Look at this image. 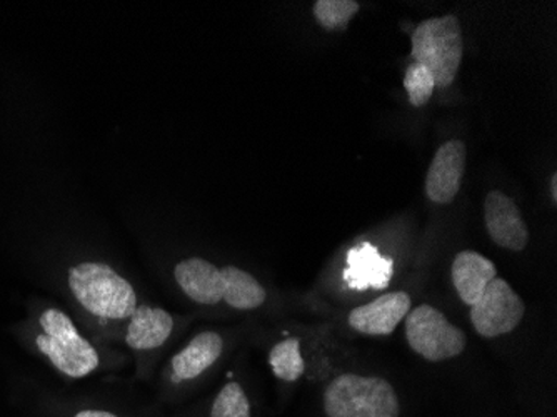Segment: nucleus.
<instances>
[{
  "instance_id": "obj_1",
  "label": "nucleus",
  "mask_w": 557,
  "mask_h": 417,
  "mask_svg": "<svg viewBox=\"0 0 557 417\" xmlns=\"http://www.w3.org/2000/svg\"><path fill=\"white\" fill-rule=\"evenodd\" d=\"M14 335L64 381L112 376L131 366L121 347L90 338L67 309L50 301H30L27 316L14 324Z\"/></svg>"
},
{
  "instance_id": "obj_2",
  "label": "nucleus",
  "mask_w": 557,
  "mask_h": 417,
  "mask_svg": "<svg viewBox=\"0 0 557 417\" xmlns=\"http://www.w3.org/2000/svg\"><path fill=\"white\" fill-rule=\"evenodd\" d=\"M61 291L75 321L90 338L115 346L119 332L143 303L133 279L96 256H75L61 268Z\"/></svg>"
},
{
  "instance_id": "obj_3",
  "label": "nucleus",
  "mask_w": 557,
  "mask_h": 417,
  "mask_svg": "<svg viewBox=\"0 0 557 417\" xmlns=\"http://www.w3.org/2000/svg\"><path fill=\"white\" fill-rule=\"evenodd\" d=\"M186 328V319L143 301L119 332L115 346L131 357L134 381L152 384L169 347Z\"/></svg>"
},
{
  "instance_id": "obj_4",
  "label": "nucleus",
  "mask_w": 557,
  "mask_h": 417,
  "mask_svg": "<svg viewBox=\"0 0 557 417\" xmlns=\"http://www.w3.org/2000/svg\"><path fill=\"white\" fill-rule=\"evenodd\" d=\"M231 338L218 329H205L172 353L156 376L154 400L164 406H175L186 400L194 388L205 381L230 351Z\"/></svg>"
},
{
  "instance_id": "obj_5",
  "label": "nucleus",
  "mask_w": 557,
  "mask_h": 417,
  "mask_svg": "<svg viewBox=\"0 0 557 417\" xmlns=\"http://www.w3.org/2000/svg\"><path fill=\"white\" fill-rule=\"evenodd\" d=\"M322 407L327 417H399L396 389L387 379L346 372L325 385Z\"/></svg>"
},
{
  "instance_id": "obj_6",
  "label": "nucleus",
  "mask_w": 557,
  "mask_h": 417,
  "mask_svg": "<svg viewBox=\"0 0 557 417\" xmlns=\"http://www.w3.org/2000/svg\"><path fill=\"white\" fill-rule=\"evenodd\" d=\"M411 54L424 65L440 89L453 86L465 58V34L456 15L431 17L416 25L411 34Z\"/></svg>"
},
{
  "instance_id": "obj_7",
  "label": "nucleus",
  "mask_w": 557,
  "mask_h": 417,
  "mask_svg": "<svg viewBox=\"0 0 557 417\" xmlns=\"http://www.w3.org/2000/svg\"><path fill=\"white\" fill-rule=\"evenodd\" d=\"M409 347L429 363H443L461 356L468 346L465 332L431 304H421L406 316Z\"/></svg>"
},
{
  "instance_id": "obj_8",
  "label": "nucleus",
  "mask_w": 557,
  "mask_h": 417,
  "mask_svg": "<svg viewBox=\"0 0 557 417\" xmlns=\"http://www.w3.org/2000/svg\"><path fill=\"white\" fill-rule=\"evenodd\" d=\"M525 306L508 281L494 278L483 296L471 306V322L481 338L494 339L509 334L521 324Z\"/></svg>"
},
{
  "instance_id": "obj_9",
  "label": "nucleus",
  "mask_w": 557,
  "mask_h": 417,
  "mask_svg": "<svg viewBox=\"0 0 557 417\" xmlns=\"http://www.w3.org/2000/svg\"><path fill=\"white\" fill-rule=\"evenodd\" d=\"M59 417H164L158 401L134 396L129 391H94L62 404Z\"/></svg>"
},
{
  "instance_id": "obj_10",
  "label": "nucleus",
  "mask_w": 557,
  "mask_h": 417,
  "mask_svg": "<svg viewBox=\"0 0 557 417\" xmlns=\"http://www.w3.org/2000/svg\"><path fill=\"white\" fill-rule=\"evenodd\" d=\"M172 281L183 296L200 307L221 306L224 297L222 266L200 256L183 257L171 269Z\"/></svg>"
},
{
  "instance_id": "obj_11",
  "label": "nucleus",
  "mask_w": 557,
  "mask_h": 417,
  "mask_svg": "<svg viewBox=\"0 0 557 417\" xmlns=\"http://www.w3.org/2000/svg\"><path fill=\"white\" fill-rule=\"evenodd\" d=\"M468 147L461 139H450L437 149L425 174V194L434 204H449L456 199L466 172Z\"/></svg>"
},
{
  "instance_id": "obj_12",
  "label": "nucleus",
  "mask_w": 557,
  "mask_h": 417,
  "mask_svg": "<svg viewBox=\"0 0 557 417\" xmlns=\"http://www.w3.org/2000/svg\"><path fill=\"white\" fill-rule=\"evenodd\" d=\"M484 222L496 246L521 253L529 243V229L515 200L500 191L487 194L484 200Z\"/></svg>"
},
{
  "instance_id": "obj_13",
  "label": "nucleus",
  "mask_w": 557,
  "mask_h": 417,
  "mask_svg": "<svg viewBox=\"0 0 557 417\" xmlns=\"http://www.w3.org/2000/svg\"><path fill=\"white\" fill-rule=\"evenodd\" d=\"M411 304L412 299L408 293L394 291L350 310L347 324L359 334L389 335L408 316Z\"/></svg>"
},
{
  "instance_id": "obj_14",
  "label": "nucleus",
  "mask_w": 557,
  "mask_h": 417,
  "mask_svg": "<svg viewBox=\"0 0 557 417\" xmlns=\"http://www.w3.org/2000/svg\"><path fill=\"white\" fill-rule=\"evenodd\" d=\"M454 290L466 306H474L483 296L490 282L497 278L493 260L475 250H461L456 254L450 268Z\"/></svg>"
},
{
  "instance_id": "obj_15",
  "label": "nucleus",
  "mask_w": 557,
  "mask_h": 417,
  "mask_svg": "<svg viewBox=\"0 0 557 417\" xmlns=\"http://www.w3.org/2000/svg\"><path fill=\"white\" fill-rule=\"evenodd\" d=\"M224 297L222 306L234 312H256L269 303V291L255 274L237 266H222Z\"/></svg>"
},
{
  "instance_id": "obj_16",
  "label": "nucleus",
  "mask_w": 557,
  "mask_h": 417,
  "mask_svg": "<svg viewBox=\"0 0 557 417\" xmlns=\"http://www.w3.org/2000/svg\"><path fill=\"white\" fill-rule=\"evenodd\" d=\"M393 275V260L371 244L354 247L347 256L346 281L354 290H383Z\"/></svg>"
},
{
  "instance_id": "obj_17",
  "label": "nucleus",
  "mask_w": 557,
  "mask_h": 417,
  "mask_svg": "<svg viewBox=\"0 0 557 417\" xmlns=\"http://www.w3.org/2000/svg\"><path fill=\"white\" fill-rule=\"evenodd\" d=\"M268 363L272 376L283 384H297L308 375V357L302 338L296 334H283L272 341L268 349Z\"/></svg>"
},
{
  "instance_id": "obj_18",
  "label": "nucleus",
  "mask_w": 557,
  "mask_h": 417,
  "mask_svg": "<svg viewBox=\"0 0 557 417\" xmlns=\"http://www.w3.org/2000/svg\"><path fill=\"white\" fill-rule=\"evenodd\" d=\"M208 417H255V403L239 379H230L219 388L209 404Z\"/></svg>"
},
{
  "instance_id": "obj_19",
  "label": "nucleus",
  "mask_w": 557,
  "mask_h": 417,
  "mask_svg": "<svg viewBox=\"0 0 557 417\" xmlns=\"http://www.w3.org/2000/svg\"><path fill=\"white\" fill-rule=\"evenodd\" d=\"M361 11L356 0H318L312 5L315 22L325 30H344L354 15Z\"/></svg>"
},
{
  "instance_id": "obj_20",
  "label": "nucleus",
  "mask_w": 557,
  "mask_h": 417,
  "mask_svg": "<svg viewBox=\"0 0 557 417\" xmlns=\"http://www.w3.org/2000/svg\"><path fill=\"white\" fill-rule=\"evenodd\" d=\"M404 87L409 96V102L414 108H422L433 97L436 89V81L433 74L424 68V65L412 62L408 68V72L404 75Z\"/></svg>"
},
{
  "instance_id": "obj_21",
  "label": "nucleus",
  "mask_w": 557,
  "mask_h": 417,
  "mask_svg": "<svg viewBox=\"0 0 557 417\" xmlns=\"http://www.w3.org/2000/svg\"><path fill=\"white\" fill-rule=\"evenodd\" d=\"M550 196H553L554 203L557 200V174L554 172L553 177H550Z\"/></svg>"
}]
</instances>
